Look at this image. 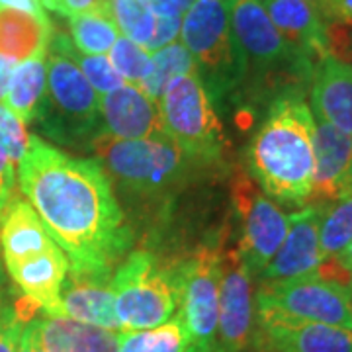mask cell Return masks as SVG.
I'll use <instances>...</instances> for the list:
<instances>
[{"label":"cell","mask_w":352,"mask_h":352,"mask_svg":"<svg viewBox=\"0 0 352 352\" xmlns=\"http://www.w3.org/2000/svg\"><path fill=\"white\" fill-rule=\"evenodd\" d=\"M159 113L166 135L190 163L221 161L226 147L223 127L198 73L180 76L166 88L159 102Z\"/></svg>","instance_id":"7"},{"label":"cell","mask_w":352,"mask_h":352,"mask_svg":"<svg viewBox=\"0 0 352 352\" xmlns=\"http://www.w3.org/2000/svg\"><path fill=\"white\" fill-rule=\"evenodd\" d=\"M346 292H349V298H351V302H352V274H351V280H349V284H346Z\"/></svg>","instance_id":"44"},{"label":"cell","mask_w":352,"mask_h":352,"mask_svg":"<svg viewBox=\"0 0 352 352\" xmlns=\"http://www.w3.org/2000/svg\"><path fill=\"white\" fill-rule=\"evenodd\" d=\"M92 149L122 192L145 201L164 200L176 192L190 163L168 135L122 141L102 131Z\"/></svg>","instance_id":"4"},{"label":"cell","mask_w":352,"mask_h":352,"mask_svg":"<svg viewBox=\"0 0 352 352\" xmlns=\"http://www.w3.org/2000/svg\"><path fill=\"white\" fill-rule=\"evenodd\" d=\"M319 208V243L325 258H335L352 241V192Z\"/></svg>","instance_id":"27"},{"label":"cell","mask_w":352,"mask_h":352,"mask_svg":"<svg viewBox=\"0 0 352 352\" xmlns=\"http://www.w3.org/2000/svg\"><path fill=\"white\" fill-rule=\"evenodd\" d=\"M307 2H309V4H314L315 8L319 10V14H321V2H323V0H307Z\"/></svg>","instance_id":"43"},{"label":"cell","mask_w":352,"mask_h":352,"mask_svg":"<svg viewBox=\"0 0 352 352\" xmlns=\"http://www.w3.org/2000/svg\"><path fill=\"white\" fill-rule=\"evenodd\" d=\"M22 298L34 303L47 317H63L61 288L69 272V258L59 247L25 258L6 268Z\"/></svg>","instance_id":"17"},{"label":"cell","mask_w":352,"mask_h":352,"mask_svg":"<svg viewBox=\"0 0 352 352\" xmlns=\"http://www.w3.org/2000/svg\"><path fill=\"white\" fill-rule=\"evenodd\" d=\"M272 24L311 61L329 55V22L307 0H261Z\"/></svg>","instance_id":"19"},{"label":"cell","mask_w":352,"mask_h":352,"mask_svg":"<svg viewBox=\"0 0 352 352\" xmlns=\"http://www.w3.org/2000/svg\"><path fill=\"white\" fill-rule=\"evenodd\" d=\"M20 188L75 270H113L133 243L131 227L100 163L30 135Z\"/></svg>","instance_id":"1"},{"label":"cell","mask_w":352,"mask_h":352,"mask_svg":"<svg viewBox=\"0 0 352 352\" xmlns=\"http://www.w3.org/2000/svg\"><path fill=\"white\" fill-rule=\"evenodd\" d=\"M45 82H47L45 55L22 61L14 67L8 92L2 104L24 122H34L38 116L39 104L45 96Z\"/></svg>","instance_id":"23"},{"label":"cell","mask_w":352,"mask_h":352,"mask_svg":"<svg viewBox=\"0 0 352 352\" xmlns=\"http://www.w3.org/2000/svg\"><path fill=\"white\" fill-rule=\"evenodd\" d=\"M231 200L239 219L237 249L252 278H258L286 239L289 215L284 214L282 208L245 173L235 176L231 184Z\"/></svg>","instance_id":"11"},{"label":"cell","mask_w":352,"mask_h":352,"mask_svg":"<svg viewBox=\"0 0 352 352\" xmlns=\"http://www.w3.org/2000/svg\"><path fill=\"white\" fill-rule=\"evenodd\" d=\"M184 352H215V351H204V349H198V346H192V344H188V349Z\"/></svg>","instance_id":"42"},{"label":"cell","mask_w":352,"mask_h":352,"mask_svg":"<svg viewBox=\"0 0 352 352\" xmlns=\"http://www.w3.org/2000/svg\"><path fill=\"white\" fill-rule=\"evenodd\" d=\"M153 55V73L141 85L139 88L151 98L155 104H159L166 88L175 82L180 76L190 75V73H198V67L194 57L190 55L188 50L182 43H170L163 50L155 51Z\"/></svg>","instance_id":"25"},{"label":"cell","mask_w":352,"mask_h":352,"mask_svg":"<svg viewBox=\"0 0 352 352\" xmlns=\"http://www.w3.org/2000/svg\"><path fill=\"white\" fill-rule=\"evenodd\" d=\"M249 352H264V351H249Z\"/></svg>","instance_id":"46"},{"label":"cell","mask_w":352,"mask_h":352,"mask_svg":"<svg viewBox=\"0 0 352 352\" xmlns=\"http://www.w3.org/2000/svg\"><path fill=\"white\" fill-rule=\"evenodd\" d=\"M254 300L256 311L352 329V302L346 288L319 274L261 282Z\"/></svg>","instance_id":"9"},{"label":"cell","mask_w":352,"mask_h":352,"mask_svg":"<svg viewBox=\"0 0 352 352\" xmlns=\"http://www.w3.org/2000/svg\"><path fill=\"white\" fill-rule=\"evenodd\" d=\"M351 67H352V50H351Z\"/></svg>","instance_id":"45"},{"label":"cell","mask_w":352,"mask_h":352,"mask_svg":"<svg viewBox=\"0 0 352 352\" xmlns=\"http://www.w3.org/2000/svg\"><path fill=\"white\" fill-rule=\"evenodd\" d=\"M34 327L43 352H120L118 331L47 315L36 317Z\"/></svg>","instance_id":"21"},{"label":"cell","mask_w":352,"mask_h":352,"mask_svg":"<svg viewBox=\"0 0 352 352\" xmlns=\"http://www.w3.org/2000/svg\"><path fill=\"white\" fill-rule=\"evenodd\" d=\"M36 319V317H34ZM34 319L28 321V325L24 327L22 333V340H20V349L18 352H43L39 346L38 337H36V327H34Z\"/></svg>","instance_id":"40"},{"label":"cell","mask_w":352,"mask_h":352,"mask_svg":"<svg viewBox=\"0 0 352 352\" xmlns=\"http://www.w3.org/2000/svg\"><path fill=\"white\" fill-rule=\"evenodd\" d=\"M59 247L28 201L10 200L0 215V252L4 268Z\"/></svg>","instance_id":"20"},{"label":"cell","mask_w":352,"mask_h":352,"mask_svg":"<svg viewBox=\"0 0 352 352\" xmlns=\"http://www.w3.org/2000/svg\"><path fill=\"white\" fill-rule=\"evenodd\" d=\"M18 63H14L12 59L0 55V104L6 98V92H8V85H10V78H12L14 67Z\"/></svg>","instance_id":"39"},{"label":"cell","mask_w":352,"mask_h":352,"mask_svg":"<svg viewBox=\"0 0 352 352\" xmlns=\"http://www.w3.org/2000/svg\"><path fill=\"white\" fill-rule=\"evenodd\" d=\"M100 113L104 133L113 139H155L166 135L159 104L135 85H124L102 94Z\"/></svg>","instance_id":"15"},{"label":"cell","mask_w":352,"mask_h":352,"mask_svg":"<svg viewBox=\"0 0 352 352\" xmlns=\"http://www.w3.org/2000/svg\"><path fill=\"white\" fill-rule=\"evenodd\" d=\"M315 118L303 92L268 104L249 151V176L270 200L300 210L314 192Z\"/></svg>","instance_id":"2"},{"label":"cell","mask_w":352,"mask_h":352,"mask_svg":"<svg viewBox=\"0 0 352 352\" xmlns=\"http://www.w3.org/2000/svg\"><path fill=\"white\" fill-rule=\"evenodd\" d=\"M254 351L352 352V329L256 311Z\"/></svg>","instance_id":"12"},{"label":"cell","mask_w":352,"mask_h":352,"mask_svg":"<svg viewBox=\"0 0 352 352\" xmlns=\"http://www.w3.org/2000/svg\"><path fill=\"white\" fill-rule=\"evenodd\" d=\"M43 10L57 14L61 18H71L76 14L88 12L108 6V0H41Z\"/></svg>","instance_id":"33"},{"label":"cell","mask_w":352,"mask_h":352,"mask_svg":"<svg viewBox=\"0 0 352 352\" xmlns=\"http://www.w3.org/2000/svg\"><path fill=\"white\" fill-rule=\"evenodd\" d=\"M39 309L25 298L12 302L6 298L0 274V352H18L22 333Z\"/></svg>","instance_id":"29"},{"label":"cell","mask_w":352,"mask_h":352,"mask_svg":"<svg viewBox=\"0 0 352 352\" xmlns=\"http://www.w3.org/2000/svg\"><path fill=\"white\" fill-rule=\"evenodd\" d=\"M108 8L118 30L124 34V38L131 39L147 50L155 34L157 18L145 6V2L143 0H108Z\"/></svg>","instance_id":"28"},{"label":"cell","mask_w":352,"mask_h":352,"mask_svg":"<svg viewBox=\"0 0 352 352\" xmlns=\"http://www.w3.org/2000/svg\"><path fill=\"white\" fill-rule=\"evenodd\" d=\"M321 16L329 24L352 25V0H323L321 2Z\"/></svg>","instance_id":"35"},{"label":"cell","mask_w":352,"mask_h":352,"mask_svg":"<svg viewBox=\"0 0 352 352\" xmlns=\"http://www.w3.org/2000/svg\"><path fill=\"white\" fill-rule=\"evenodd\" d=\"M325 261L319 243V208L307 204L289 215L286 239L258 276L261 282L315 276Z\"/></svg>","instance_id":"13"},{"label":"cell","mask_w":352,"mask_h":352,"mask_svg":"<svg viewBox=\"0 0 352 352\" xmlns=\"http://www.w3.org/2000/svg\"><path fill=\"white\" fill-rule=\"evenodd\" d=\"M180 28H182V18H157L155 34H153L149 45H147V51L155 53V51L175 43L176 38L180 36Z\"/></svg>","instance_id":"34"},{"label":"cell","mask_w":352,"mask_h":352,"mask_svg":"<svg viewBox=\"0 0 352 352\" xmlns=\"http://www.w3.org/2000/svg\"><path fill=\"white\" fill-rule=\"evenodd\" d=\"M16 166H14L8 157L0 151V215L10 204L14 194V182H16Z\"/></svg>","instance_id":"37"},{"label":"cell","mask_w":352,"mask_h":352,"mask_svg":"<svg viewBox=\"0 0 352 352\" xmlns=\"http://www.w3.org/2000/svg\"><path fill=\"white\" fill-rule=\"evenodd\" d=\"M155 18H182L196 0H143Z\"/></svg>","instance_id":"36"},{"label":"cell","mask_w":352,"mask_h":352,"mask_svg":"<svg viewBox=\"0 0 352 352\" xmlns=\"http://www.w3.org/2000/svg\"><path fill=\"white\" fill-rule=\"evenodd\" d=\"M229 229L219 239V317L215 352H249L256 342V300L252 274Z\"/></svg>","instance_id":"10"},{"label":"cell","mask_w":352,"mask_h":352,"mask_svg":"<svg viewBox=\"0 0 352 352\" xmlns=\"http://www.w3.org/2000/svg\"><path fill=\"white\" fill-rule=\"evenodd\" d=\"M108 59L127 85L139 87L153 73L151 53L124 36L116 39L112 50L108 51Z\"/></svg>","instance_id":"30"},{"label":"cell","mask_w":352,"mask_h":352,"mask_svg":"<svg viewBox=\"0 0 352 352\" xmlns=\"http://www.w3.org/2000/svg\"><path fill=\"white\" fill-rule=\"evenodd\" d=\"M112 289L120 331L159 327L178 309L175 266L163 264L151 251L127 254L113 270Z\"/></svg>","instance_id":"6"},{"label":"cell","mask_w":352,"mask_h":352,"mask_svg":"<svg viewBox=\"0 0 352 352\" xmlns=\"http://www.w3.org/2000/svg\"><path fill=\"white\" fill-rule=\"evenodd\" d=\"M178 309L188 344L204 351H215L219 317V239L208 241L175 264Z\"/></svg>","instance_id":"8"},{"label":"cell","mask_w":352,"mask_h":352,"mask_svg":"<svg viewBox=\"0 0 352 352\" xmlns=\"http://www.w3.org/2000/svg\"><path fill=\"white\" fill-rule=\"evenodd\" d=\"M180 39L212 102L243 85L247 69L231 30V0H196L182 16Z\"/></svg>","instance_id":"5"},{"label":"cell","mask_w":352,"mask_h":352,"mask_svg":"<svg viewBox=\"0 0 352 352\" xmlns=\"http://www.w3.org/2000/svg\"><path fill=\"white\" fill-rule=\"evenodd\" d=\"M337 258V263L349 272V274H352V241H351V245L344 249V251L340 252L339 256H335Z\"/></svg>","instance_id":"41"},{"label":"cell","mask_w":352,"mask_h":352,"mask_svg":"<svg viewBox=\"0 0 352 352\" xmlns=\"http://www.w3.org/2000/svg\"><path fill=\"white\" fill-rule=\"evenodd\" d=\"M73 41L63 32L51 36L45 65V96L39 104L36 124L53 141L71 149L92 147L104 131L98 92L73 59Z\"/></svg>","instance_id":"3"},{"label":"cell","mask_w":352,"mask_h":352,"mask_svg":"<svg viewBox=\"0 0 352 352\" xmlns=\"http://www.w3.org/2000/svg\"><path fill=\"white\" fill-rule=\"evenodd\" d=\"M112 278L113 270L69 268L61 288L63 317L108 331H120L113 311Z\"/></svg>","instance_id":"14"},{"label":"cell","mask_w":352,"mask_h":352,"mask_svg":"<svg viewBox=\"0 0 352 352\" xmlns=\"http://www.w3.org/2000/svg\"><path fill=\"white\" fill-rule=\"evenodd\" d=\"M0 8L20 10V12L32 14V16H39V18L47 16L41 6V0H0Z\"/></svg>","instance_id":"38"},{"label":"cell","mask_w":352,"mask_h":352,"mask_svg":"<svg viewBox=\"0 0 352 352\" xmlns=\"http://www.w3.org/2000/svg\"><path fill=\"white\" fill-rule=\"evenodd\" d=\"M120 352H184L188 337L178 317L159 327L139 331H118Z\"/></svg>","instance_id":"26"},{"label":"cell","mask_w":352,"mask_h":352,"mask_svg":"<svg viewBox=\"0 0 352 352\" xmlns=\"http://www.w3.org/2000/svg\"><path fill=\"white\" fill-rule=\"evenodd\" d=\"M315 170L309 204L325 206L352 192V141L315 118Z\"/></svg>","instance_id":"16"},{"label":"cell","mask_w":352,"mask_h":352,"mask_svg":"<svg viewBox=\"0 0 352 352\" xmlns=\"http://www.w3.org/2000/svg\"><path fill=\"white\" fill-rule=\"evenodd\" d=\"M69 30L75 50L82 55H106L120 38L108 6L71 16Z\"/></svg>","instance_id":"24"},{"label":"cell","mask_w":352,"mask_h":352,"mask_svg":"<svg viewBox=\"0 0 352 352\" xmlns=\"http://www.w3.org/2000/svg\"><path fill=\"white\" fill-rule=\"evenodd\" d=\"M73 59L82 71L88 85L100 94H108L126 85V80L118 75V71L113 69V65L106 55H82L73 47Z\"/></svg>","instance_id":"31"},{"label":"cell","mask_w":352,"mask_h":352,"mask_svg":"<svg viewBox=\"0 0 352 352\" xmlns=\"http://www.w3.org/2000/svg\"><path fill=\"white\" fill-rule=\"evenodd\" d=\"M53 24L51 20L32 14L0 8V55L22 63L32 57L47 55Z\"/></svg>","instance_id":"22"},{"label":"cell","mask_w":352,"mask_h":352,"mask_svg":"<svg viewBox=\"0 0 352 352\" xmlns=\"http://www.w3.org/2000/svg\"><path fill=\"white\" fill-rule=\"evenodd\" d=\"M30 135L25 131V122L10 112L4 104H0V151L8 157V161L18 166L28 149Z\"/></svg>","instance_id":"32"},{"label":"cell","mask_w":352,"mask_h":352,"mask_svg":"<svg viewBox=\"0 0 352 352\" xmlns=\"http://www.w3.org/2000/svg\"><path fill=\"white\" fill-rule=\"evenodd\" d=\"M314 118L339 129L352 141V67L335 55H325L315 65L311 78Z\"/></svg>","instance_id":"18"}]
</instances>
